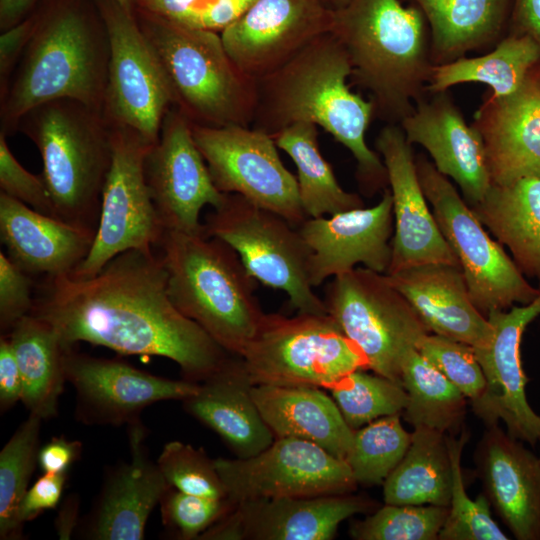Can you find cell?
Segmentation results:
<instances>
[{
	"label": "cell",
	"mask_w": 540,
	"mask_h": 540,
	"mask_svg": "<svg viewBox=\"0 0 540 540\" xmlns=\"http://www.w3.org/2000/svg\"><path fill=\"white\" fill-rule=\"evenodd\" d=\"M167 286L161 254L128 250L90 278H43L30 314L50 324L67 348L85 342L167 358L183 379L200 383L232 354L174 306Z\"/></svg>",
	"instance_id": "1"
},
{
	"label": "cell",
	"mask_w": 540,
	"mask_h": 540,
	"mask_svg": "<svg viewBox=\"0 0 540 540\" xmlns=\"http://www.w3.org/2000/svg\"><path fill=\"white\" fill-rule=\"evenodd\" d=\"M352 67L340 41L327 32L278 69L256 80L257 103L251 127L274 138L298 122L322 127L344 145L356 161V178L371 196L388 185L386 167L366 144L375 117L371 100L350 90Z\"/></svg>",
	"instance_id": "2"
},
{
	"label": "cell",
	"mask_w": 540,
	"mask_h": 540,
	"mask_svg": "<svg viewBox=\"0 0 540 540\" xmlns=\"http://www.w3.org/2000/svg\"><path fill=\"white\" fill-rule=\"evenodd\" d=\"M330 32L343 45L351 78L370 94L375 117L400 124L428 93L433 63L427 20L401 0H349L333 10Z\"/></svg>",
	"instance_id": "3"
},
{
	"label": "cell",
	"mask_w": 540,
	"mask_h": 540,
	"mask_svg": "<svg viewBox=\"0 0 540 540\" xmlns=\"http://www.w3.org/2000/svg\"><path fill=\"white\" fill-rule=\"evenodd\" d=\"M11 83L1 92V131L18 128L33 108L72 99L103 114L109 43L75 5H58L42 18L21 54Z\"/></svg>",
	"instance_id": "4"
},
{
	"label": "cell",
	"mask_w": 540,
	"mask_h": 540,
	"mask_svg": "<svg viewBox=\"0 0 540 540\" xmlns=\"http://www.w3.org/2000/svg\"><path fill=\"white\" fill-rule=\"evenodd\" d=\"M174 306L228 353L241 356L265 316L258 281L223 240L166 230L158 246Z\"/></svg>",
	"instance_id": "5"
},
{
	"label": "cell",
	"mask_w": 540,
	"mask_h": 540,
	"mask_svg": "<svg viewBox=\"0 0 540 540\" xmlns=\"http://www.w3.org/2000/svg\"><path fill=\"white\" fill-rule=\"evenodd\" d=\"M17 129L40 152L53 216L95 234L112 157L104 114L72 99H57L27 112Z\"/></svg>",
	"instance_id": "6"
},
{
	"label": "cell",
	"mask_w": 540,
	"mask_h": 540,
	"mask_svg": "<svg viewBox=\"0 0 540 540\" xmlns=\"http://www.w3.org/2000/svg\"><path fill=\"white\" fill-rule=\"evenodd\" d=\"M137 21L158 55L177 107L193 124L251 127L256 80L227 53L220 32L187 26L138 9Z\"/></svg>",
	"instance_id": "7"
},
{
	"label": "cell",
	"mask_w": 540,
	"mask_h": 540,
	"mask_svg": "<svg viewBox=\"0 0 540 540\" xmlns=\"http://www.w3.org/2000/svg\"><path fill=\"white\" fill-rule=\"evenodd\" d=\"M240 357L253 385L328 389L355 370L369 369L366 356L328 314L265 313Z\"/></svg>",
	"instance_id": "8"
},
{
	"label": "cell",
	"mask_w": 540,
	"mask_h": 540,
	"mask_svg": "<svg viewBox=\"0 0 540 540\" xmlns=\"http://www.w3.org/2000/svg\"><path fill=\"white\" fill-rule=\"evenodd\" d=\"M204 234L219 238L239 255L247 271L266 287L284 291L299 313L327 314L309 279L310 250L297 227L238 194H224L205 217Z\"/></svg>",
	"instance_id": "9"
},
{
	"label": "cell",
	"mask_w": 540,
	"mask_h": 540,
	"mask_svg": "<svg viewBox=\"0 0 540 540\" xmlns=\"http://www.w3.org/2000/svg\"><path fill=\"white\" fill-rule=\"evenodd\" d=\"M415 162L422 190L460 264L475 307L487 317L493 310L533 302L540 289L526 280L502 245L488 235L450 180L424 155L415 156Z\"/></svg>",
	"instance_id": "10"
},
{
	"label": "cell",
	"mask_w": 540,
	"mask_h": 540,
	"mask_svg": "<svg viewBox=\"0 0 540 540\" xmlns=\"http://www.w3.org/2000/svg\"><path fill=\"white\" fill-rule=\"evenodd\" d=\"M323 301L327 314L366 356L369 369L401 384L405 357L430 331L385 275L354 268L331 280Z\"/></svg>",
	"instance_id": "11"
},
{
	"label": "cell",
	"mask_w": 540,
	"mask_h": 540,
	"mask_svg": "<svg viewBox=\"0 0 540 540\" xmlns=\"http://www.w3.org/2000/svg\"><path fill=\"white\" fill-rule=\"evenodd\" d=\"M109 63L103 114L110 125L126 127L154 144L175 97L153 46L133 12L113 0H99Z\"/></svg>",
	"instance_id": "12"
},
{
	"label": "cell",
	"mask_w": 540,
	"mask_h": 540,
	"mask_svg": "<svg viewBox=\"0 0 540 540\" xmlns=\"http://www.w3.org/2000/svg\"><path fill=\"white\" fill-rule=\"evenodd\" d=\"M110 128L112 157L102 191L98 228L88 255L68 274L77 279L94 276L125 251L158 247L166 231L144 175V159L152 144L129 128Z\"/></svg>",
	"instance_id": "13"
},
{
	"label": "cell",
	"mask_w": 540,
	"mask_h": 540,
	"mask_svg": "<svg viewBox=\"0 0 540 540\" xmlns=\"http://www.w3.org/2000/svg\"><path fill=\"white\" fill-rule=\"evenodd\" d=\"M191 126L196 146L220 192L238 194L297 228L308 218L300 202L297 178L281 161L273 137L249 126Z\"/></svg>",
	"instance_id": "14"
},
{
	"label": "cell",
	"mask_w": 540,
	"mask_h": 540,
	"mask_svg": "<svg viewBox=\"0 0 540 540\" xmlns=\"http://www.w3.org/2000/svg\"><path fill=\"white\" fill-rule=\"evenodd\" d=\"M227 497L234 503L283 497L352 493L357 482L345 462L320 446L296 438H275L249 458H216Z\"/></svg>",
	"instance_id": "15"
},
{
	"label": "cell",
	"mask_w": 540,
	"mask_h": 540,
	"mask_svg": "<svg viewBox=\"0 0 540 540\" xmlns=\"http://www.w3.org/2000/svg\"><path fill=\"white\" fill-rule=\"evenodd\" d=\"M64 368L75 392V419L90 426L129 425L147 407L161 401H183L199 388V383L160 377L76 347L66 349Z\"/></svg>",
	"instance_id": "16"
},
{
	"label": "cell",
	"mask_w": 540,
	"mask_h": 540,
	"mask_svg": "<svg viewBox=\"0 0 540 540\" xmlns=\"http://www.w3.org/2000/svg\"><path fill=\"white\" fill-rule=\"evenodd\" d=\"M144 175L165 230L204 233L202 208H216L224 199L196 146L191 121L175 106L165 114L159 137L146 153Z\"/></svg>",
	"instance_id": "17"
},
{
	"label": "cell",
	"mask_w": 540,
	"mask_h": 540,
	"mask_svg": "<svg viewBox=\"0 0 540 540\" xmlns=\"http://www.w3.org/2000/svg\"><path fill=\"white\" fill-rule=\"evenodd\" d=\"M332 17L327 0H255L220 34L234 63L258 80L330 32Z\"/></svg>",
	"instance_id": "18"
},
{
	"label": "cell",
	"mask_w": 540,
	"mask_h": 540,
	"mask_svg": "<svg viewBox=\"0 0 540 540\" xmlns=\"http://www.w3.org/2000/svg\"><path fill=\"white\" fill-rule=\"evenodd\" d=\"M540 289V288H539ZM540 316V294L527 305L493 310L487 319L493 328L491 343L474 349L486 378V390L474 413L486 426L502 420L507 433L535 445L540 441V416L528 403V379L521 361V341L527 326Z\"/></svg>",
	"instance_id": "19"
},
{
	"label": "cell",
	"mask_w": 540,
	"mask_h": 540,
	"mask_svg": "<svg viewBox=\"0 0 540 540\" xmlns=\"http://www.w3.org/2000/svg\"><path fill=\"white\" fill-rule=\"evenodd\" d=\"M379 508L359 495L283 497L236 503L198 540H330L344 520Z\"/></svg>",
	"instance_id": "20"
},
{
	"label": "cell",
	"mask_w": 540,
	"mask_h": 540,
	"mask_svg": "<svg viewBox=\"0 0 540 540\" xmlns=\"http://www.w3.org/2000/svg\"><path fill=\"white\" fill-rule=\"evenodd\" d=\"M375 146L386 167L393 200L392 256L386 274L428 263L460 267L428 207L412 144L400 125L386 124Z\"/></svg>",
	"instance_id": "21"
},
{
	"label": "cell",
	"mask_w": 540,
	"mask_h": 540,
	"mask_svg": "<svg viewBox=\"0 0 540 540\" xmlns=\"http://www.w3.org/2000/svg\"><path fill=\"white\" fill-rule=\"evenodd\" d=\"M298 230L311 252L309 279L313 288L327 278L351 271L359 263L386 274L394 233L391 191L384 189L381 200L370 208L308 217Z\"/></svg>",
	"instance_id": "22"
},
{
	"label": "cell",
	"mask_w": 540,
	"mask_h": 540,
	"mask_svg": "<svg viewBox=\"0 0 540 540\" xmlns=\"http://www.w3.org/2000/svg\"><path fill=\"white\" fill-rule=\"evenodd\" d=\"M130 457L109 467L79 534L90 540H142L153 509L170 487L145 444L141 419L127 425Z\"/></svg>",
	"instance_id": "23"
},
{
	"label": "cell",
	"mask_w": 540,
	"mask_h": 540,
	"mask_svg": "<svg viewBox=\"0 0 540 540\" xmlns=\"http://www.w3.org/2000/svg\"><path fill=\"white\" fill-rule=\"evenodd\" d=\"M472 126L483 139L491 184L540 176V59L511 94L486 93Z\"/></svg>",
	"instance_id": "24"
},
{
	"label": "cell",
	"mask_w": 540,
	"mask_h": 540,
	"mask_svg": "<svg viewBox=\"0 0 540 540\" xmlns=\"http://www.w3.org/2000/svg\"><path fill=\"white\" fill-rule=\"evenodd\" d=\"M410 144L428 151L436 169L459 186L470 206L491 185L483 139L447 91L427 94L399 124Z\"/></svg>",
	"instance_id": "25"
},
{
	"label": "cell",
	"mask_w": 540,
	"mask_h": 540,
	"mask_svg": "<svg viewBox=\"0 0 540 540\" xmlns=\"http://www.w3.org/2000/svg\"><path fill=\"white\" fill-rule=\"evenodd\" d=\"M475 452L483 493L518 540H540V457L498 424L486 426Z\"/></svg>",
	"instance_id": "26"
},
{
	"label": "cell",
	"mask_w": 540,
	"mask_h": 540,
	"mask_svg": "<svg viewBox=\"0 0 540 540\" xmlns=\"http://www.w3.org/2000/svg\"><path fill=\"white\" fill-rule=\"evenodd\" d=\"M384 275L411 304L430 333L474 349L491 343L493 328L472 303L460 267L428 263Z\"/></svg>",
	"instance_id": "27"
},
{
	"label": "cell",
	"mask_w": 540,
	"mask_h": 540,
	"mask_svg": "<svg viewBox=\"0 0 540 540\" xmlns=\"http://www.w3.org/2000/svg\"><path fill=\"white\" fill-rule=\"evenodd\" d=\"M253 384L240 356L199 383L195 394L182 401L187 413L214 431L237 458L252 457L275 440L252 396Z\"/></svg>",
	"instance_id": "28"
},
{
	"label": "cell",
	"mask_w": 540,
	"mask_h": 540,
	"mask_svg": "<svg viewBox=\"0 0 540 540\" xmlns=\"http://www.w3.org/2000/svg\"><path fill=\"white\" fill-rule=\"evenodd\" d=\"M94 237L0 192L1 242L8 257L32 277L70 274L88 255Z\"/></svg>",
	"instance_id": "29"
},
{
	"label": "cell",
	"mask_w": 540,
	"mask_h": 540,
	"mask_svg": "<svg viewBox=\"0 0 540 540\" xmlns=\"http://www.w3.org/2000/svg\"><path fill=\"white\" fill-rule=\"evenodd\" d=\"M252 396L275 438L305 440L345 460L354 430L318 387L254 385Z\"/></svg>",
	"instance_id": "30"
},
{
	"label": "cell",
	"mask_w": 540,
	"mask_h": 540,
	"mask_svg": "<svg viewBox=\"0 0 540 540\" xmlns=\"http://www.w3.org/2000/svg\"><path fill=\"white\" fill-rule=\"evenodd\" d=\"M423 12L431 61L442 65L469 51L493 49L509 33L513 0H401Z\"/></svg>",
	"instance_id": "31"
},
{
	"label": "cell",
	"mask_w": 540,
	"mask_h": 540,
	"mask_svg": "<svg viewBox=\"0 0 540 540\" xmlns=\"http://www.w3.org/2000/svg\"><path fill=\"white\" fill-rule=\"evenodd\" d=\"M483 226L506 246L524 276L540 288V176L491 184L471 207Z\"/></svg>",
	"instance_id": "32"
},
{
	"label": "cell",
	"mask_w": 540,
	"mask_h": 540,
	"mask_svg": "<svg viewBox=\"0 0 540 540\" xmlns=\"http://www.w3.org/2000/svg\"><path fill=\"white\" fill-rule=\"evenodd\" d=\"M9 338L22 378L21 402L42 420L58 414L66 380L65 347L53 327L31 314L5 335Z\"/></svg>",
	"instance_id": "33"
},
{
	"label": "cell",
	"mask_w": 540,
	"mask_h": 540,
	"mask_svg": "<svg viewBox=\"0 0 540 540\" xmlns=\"http://www.w3.org/2000/svg\"><path fill=\"white\" fill-rule=\"evenodd\" d=\"M452 486L447 434L416 427L405 455L383 482V496L386 504L449 507Z\"/></svg>",
	"instance_id": "34"
},
{
	"label": "cell",
	"mask_w": 540,
	"mask_h": 540,
	"mask_svg": "<svg viewBox=\"0 0 540 540\" xmlns=\"http://www.w3.org/2000/svg\"><path fill=\"white\" fill-rule=\"evenodd\" d=\"M297 167L301 205L307 217H322L364 207L358 194L347 192L338 183L330 163L319 148L317 125L298 122L274 136Z\"/></svg>",
	"instance_id": "35"
},
{
	"label": "cell",
	"mask_w": 540,
	"mask_h": 540,
	"mask_svg": "<svg viewBox=\"0 0 540 540\" xmlns=\"http://www.w3.org/2000/svg\"><path fill=\"white\" fill-rule=\"evenodd\" d=\"M540 59V46L527 35L508 34L490 52L478 57H462L435 65L426 87L427 93L476 82L488 85L493 96H506L524 81L530 68Z\"/></svg>",
	"instance_id": "36"
},
{
	"label": "cell",
	"mask_w": 540,
	"mask_h": 540,
	"mask_svg": "<svg viewBox=\"0 0 540 540\" xmlns=\"http://www.w3.org/2000/svg\"><path fill=\"white\" fill-rule=\"evenodd\" d=\"M401 384L408 400L402 414L410 425L455 435L462 428L466 397L417 349L402 365Z\"/></svg>",
	"instance_id": "37"
},
{
	"label": "cell",
	"mask_w": 540,
	"mask_h": 540,
	"mask_svg": "<svg viewBox=\"0 0 540 540\" xmlns=\"http://www.w3.org/2000/svg\"><path fill=\"white\" fill-rule=\"evenodd\" d=\"M43 420L29 414L0 452V539L19 540L23 526L18 510L38 465Z\"/></svg>",
	"instance_id": "38"
},
{
	"label": "cell",
	"mask_w": 540,
	"mask_h": 540,
	"mask_svg": "<svg viewBox=\"0 0 540 540\" xmlns=\"http://www.w3.org/2000/svg\"><path fill=\"white\" fill-rule=\"evenodd\" d=\"M412 439L400 414L378 418L354 430L345 457L357 484H383L405 455Z\"/></svg>",
	"instance_id": "39"
},
{
	"label": "cell",
	"mask_w": 540,
	"mask_h": 540,
	"mask_svg": "<svg viewBox=\"0 0 540 540\" xmlns=\"http://www.w3.org/2000/svg\"><path fill=\"white\" fill-rule=\"evenodd\" d=\"M346 423L353 429L384 416L401 414L407 405L402 384L379 374L355 370L328 388Z\"/></svg>",
	"instance_id": "40"
},
{
	"label": "cell",
	"mask_w": 540,
	"mask_h": 540,
	"mask_svg": "<svg viewBox=\"0 0 540 540\" xmlns=\"http://www.w3.org/2000/svg\"><path fill=\"white\" fill-rule=\"evenodd\" d=\"M469 433L461 431L458 438L447 434V444L453 467V486L449 511L439 533V540H507L491 516L490 503L484 493L475 500L469 498L463 481L461 457Z\"/></svg>",
	"instance_id": "41"
},
{
	"label": "cell",
	"mask_w": 540,
	"mask_h": 540,
	"mask_svg": "<svg viewBox=\"0 0 540 540\" xmlns=\"http://www.w3.org/2000/svg\"><path fill=\"white\" fill-rule=\"evenodd\" d=\"M448 511L444 506L385 503L355 521L349 534L357 540H436Z\"/></svg>",
	"instance_id": "42"
},
{
	"label": "cell",
	"mask_w": 540,
	"mask_h": 540,
	"mask_svg": "<svg viewBox=\"0 0 540 540\" xmlns=\"http://www.w3.org/2000/svg\"><path fill=\"white\" fill-rule=\"evenodd\" d=\"M156 462L171 487L192 495L228 498L214 459L202 448L173 440L163 446Z\"/></svg>",
	"instance_id": "43"
},
{
	"label": "cell",
	"mask_w": 540,
	"mask_h": 540,
	"mask_svg": "<svg viewBox=\"0 0 540 540\" xmlns=\"http://www.w3.org/2000/svg\"><path fill=\"white\" fill-rule=\"evenodd\" d=\"M417 350L470 401L472 407L479 403L486 390V378L473 347L429 333L419 342Z\"/></svg>",
	"instance_id": "44"
},
{
	"label": "cell",
	"mask_w": 540,
	"mask_h": 540,
	"mask_svg": "<svg viewBox=\"0 0 540 540\" xmlns=\"http://www.w3.org/2000/svg\"><path fill=\"white\" fill-rule=\"evenodd\" d=\"M234 505L229 498L214 499L192 495L171 486L159 502L163 526L172 538L180 540H198Z\"/></svg>",
	"instance_id": "45"
},
{
	"label": "cell",
	"mask_w": 540,
	"mask_h": 540,
	"mask_svg": "<svg viewBox=\"0 0 540 540\" xmlns=\"http://www.w3.org/2000/svg\"><path fill=\"white\" fill-rule=\"evenodd\" d=\"M255 0H137L138 9L196 28L221 32Z\"/></svg>",
	"instance_id": "46"
},
{
	"label": "cell",
	"mask_w": 540,
	"mask_h": 540,
	"mask_svg": "<svg viewBox=\"0 0 540 540\" xmlns=\"http://www.w3.org/2000/svg\"><path fill=\"white\" fill-rule=\"evenodd\" d=\"M36 287L34 277L0 251L1 335H7L19 320L31 313Z\"/></svg>",
	"instance_id": "47"
},
{
	"label": "cell",
	"mask_w": 540,
	"mask_h": 540,
	"mask_svg": "<svg viewBox=\"0 0 540 540\" xmlns=\"http://www.w3.org/2000/svg\"><path fill=\"white\" fill-rule=\"evenodd\" d=\"M0 189V192L32 209L53 216L51 198L41 174L30 173L16 160L8 147L6 135L2 132H0Z\"/></svg>",
	"instance_id": "48"
},
{
	"label": "cell",
	"mask_w": 540,
	"mask_h": 540,
	"mask_svg": "<svg viewBox=\"0 0 540 540\" xmlns=\"http://www.w3.org/2000/svg\"><path fill=\"white\" fill-rule=\"evenodd\" d=\"M67 479L68 474L43 473L28 488L21 500L18 510L19 523L24 526V523L59 506Z\"/></svg>",
	"instance_id": "49"
},
{
	"label": "cell",
	"mask_w": 540,
	"mask_h": 540,
	"mask_svg": "<svg viewBox=\"0 0 540 540\" xmlns=\"http://www.w3.org/2000/svg\"><path fill=\"white\" fill-rule=\"evenodd\" d=\"M39 18H26L5 30L0 36V83L6 87L10 74L31 38Z\"/></svg>",
	"instance_id": "50"
},
{
	"label": "cell",
	"mask_w": 540,
	"mask_h": 540,
	"mask_svg": "<svg viewBox=\"0 0 540 540\" xmlns=\"http://www.w3.org/2000/svg\"><path fill=\"white\" fill-rule=\"evenodd\" d=\"M83 445L64 436L52 437L38 453V466L43 473L68 474L71 466L81 457Z\"/></svg>",
	"instance_id": "51"
},
{
	"label": "cell",
	"mask_w": 540,
	"mask_h": 540,
	"mask_svg": "<svg viewBox=\"0 0 540 540\" xmlns=\"http://www.w3.org/2000/svg\"><path fill=\"white\" fill-rule=\"evenodd\" d=\"M21 373L7 336L0 337V411L5 413L22 398Z\"/></svg>",
	"instance_id": "52"
},
{
	"label": "cell",
	"mask_w": 540,
	"mask_h": 540,
	"mask_svg": "<svg viewBox=\"0 0 540 540\" xmlns=\"http://www.w3.org/2000/svg\"><path fill=\"white\" fill-rule=\"evenodd\" d=\"M509 33L527 35L540 46V0H513Z\"/></svg>",
	"instance_id": "53"
},
{
	"label": "cell",
	"mask_w": 540,
	"mask_h": 540,
	"mask_svg": "<svg viewBox=\"0 0 540 540\" xmlns=\"http://www.w3.org/2000/svg\"><path fill=\"white\" fill-rule=\"evenodd\" d=\"M80 500L77 494H69L61 502L54 528L61 540H69L76 533L80 524Z\"/></svg>",
	"instance_id": "54"
},
{
	"label": "cell",
	"mask_w": 540,
	"mask_h": 540,
	"mask_svg": "<svg viewBox=\"0 0 540 540\" xmlns=\"http://www.w3.org/2000/svg\"><path fill=\"white\" fill-rule=\"evenodd\" d=\"M37 0H0V27L5 31L18 24Z\"/></svg>",
	"instance_id": "55"
},
{
	"label": "cell",
	"mask_w": 540,
	"mask_h": 540,
	"mask_svg": "<svg viewBox=\"0 0 540 540\" xmlns=\"http://www.w3.org/2000/svg\"><path fill=\"white\" fill-rule=\"evenodd\" d=\"M127 11L133 12L137 0H113Z\"/></svg>",
	"instance_id": "56"
},
{
	"label": "cell",
	"mask_w": 540,
	"mask_h": 540,
	"mask_svg": "<svg viewBox=\"0 0 540 540\" xmlns=\"http://www.w3.org/2000/svg\"><path fill=\"white\" fill-rule=\"evenodd\" d=\"M349 0H327L328 4L333 10L339 9L345 6Z\"/></svg>",
	"instance_id": "57"
},
{
	"label": "cell",
	"mask_w": 540,
	"mask_h": 540,
	"mask_svg": "<svg viewBox=\"0 0 540 540\" xmlns=\"http://www.w3.org/2000/svg\"><path fill=\"white\" fill-rule=\"evenodd\" d=\"M539 443H540V441H539ZM539 457H540V456H539Z\"/></svg>",
	"instance_id": "58"
}]
</instances>
